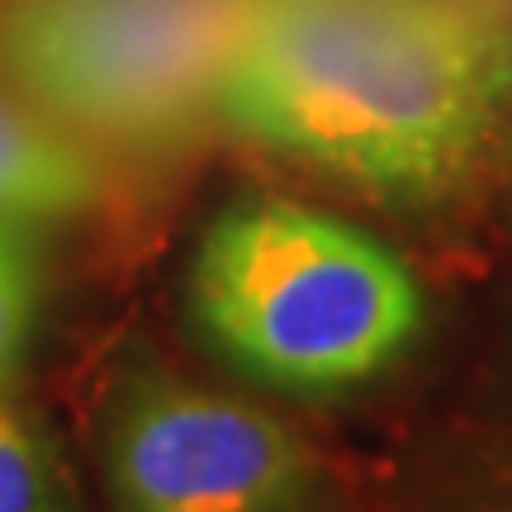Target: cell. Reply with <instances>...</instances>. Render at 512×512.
Returning <instances> with one entry per match:
<instances>
[{"instance_id":"cell-1","label":"cell","mask_w":512,"mask_h":512,"mask_svg":"<svg viewBox=\"0 0 512 512\" xmlns=\"http://www.w3.org/2000/svg\"><path fill=\"white\" fill-rule=\"evenodd\" d=\"M214 119L370 200L437 209L512 133V0H247Z\"/></svg>"},{"instance_id":"cell-8","label":"cell","mask_w":512,"mask_h":512,"mask_svg":"<svg viewBox=\"0 0 512 512\" xmlns=\"http://www.w3.org/2000/svg\"><path fill=\"white\" fill-rule=\"evenodd\" d=\"M456 512H512V465L489 479H479L475 489L456 503Z\"/></svg>"},{"instance_id":"cell-4","label":"cell","mask_w":512,"mask_h":512,"mask_svg":"<svg viewBox=\"0 0 512 512\" xmlns=\"http://www.w3.org/2000/svg\"><path fill=\"white\" fill-rule=\"evenodd\" d=\"M110 512H328L323 456L271 408L128 356L95 408Z\"/></svg>"},{"instance_id":"cell-5","label":"cell","mask_w":512,"mask_h":512,"mask_svg":"<svg viewBox=\"0 0 512 512\" xmlns=\"http://www.w3.org/2000/svg\"><path fill=\"white\" fill-rule=\"evenodd\" d=\"M100 200L95 152L0 86V219H76Z\"/></svg>"},{"instance_id":"cell-6","label":"cell","mask_w":512,"mask_h":512,"mask_svg":"<svg viewBox=\"0 0 512 512\" xmlns=\"http://www.w3.org/2000/svg\"><path fill=\"white\" fill-rule=\"evenodd\" d=\"M0 512H81L62 441L10 394H0Z\"/></svg>"},{"instance_id":"cell-7","label":"cell","mask_w":512,"mask_h":512,"mask_svg":"<svg viewBox=\"0 0 512 512\" xmlns=\"http://www.w3.org/2000/svg\"><path fill=\"white\" fill-rule=\"evenodd\" d=\"M38 299H43V280H38L34 242L24 223L0 219V394L10 389L24 366V351L34 342Z\"/></svg>"},{"instance_id":"cell-3","label":"cell","mask_w":512,"mask_h":512,"mask_svg":"<svg viewBox=\"0 0 512 512\" xmlns=\"http://www.w3.org/2000/svg\"><path fill=\"white\" fill-rule=\"evenodd\" d=\"M247 0H0V86L86 152H166L214 119Z\"/></svg>"},{"instance_id":"cell-2","label":"cell","mask_w":512,"mask_h":512,"mask_svg":"<svg viewBox=\"0 0 512 512\" xmlns=\"http://www.w3.org/2000/svg\"><path fill=\"white\" fill-rule=\"evenodd\" d=\"M185 318L242 380L332 399L399 366L427 328V299L366 228L252 190L204 228L185 275Z\"/></svg>"}]
</instances>
